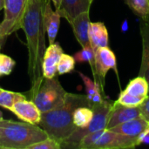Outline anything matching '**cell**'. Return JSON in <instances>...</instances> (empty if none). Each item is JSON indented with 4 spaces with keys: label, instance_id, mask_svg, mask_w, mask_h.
<instances>
[{
    "label": "cell",
    "instance_id": "obj_19",
    "mask_svg": "<svg viewBox=\"0 0 149 149\" xmlns=\"http://www.w3.org/2000/svg\"><path fill=\"white\" fill-rule=\"evenodd\" d=\"M124 91L133 96L145 99L148 95V83L144 77L139 75L129 81Z\"/></svg>",
    "mask_w": 149,
    "mask_h": 149
},
{
    "label": "cell",
    "instance_id": "obj_15",
    "mask_svg": "<svg viewBox=\"0 0 149 149\" xmlns=\"http://www.w3.org/2000/svg\"><path fill=\"white\" fill-rule=\"evenodd\" d=\"M61 16L58 10H53L52 8V1L47 0L45 7V26L49 39V44H53L56 41L59 30Z\"/></svg>",
    "mask_w": 149,
    "mask_h": 149
},
{
    "label": "cell",
    "instance_id": "obj_22",
    "mask_svg": "<svg viewBox=\"0 0 149 149\" xmlns=\"http://www.w3.org/2000/svg\"><path fill=\"white\" fill-rule=\"evenodd\" d=\"M23 100H26V97L20 93L11 92L4 89H3V91L0 93V107L10 111L16 102Z\"/></svg>",
    "mask_w": 149,
    "mask_h": 149
},
{
    "label": "cell",
    "instance_id": "obj_33",
    "mask_svg": "<svg viewBox=\"0 0 149 149\" xmlns=\"http://www.w3.org/2000/svg\"><path fill=\"white\" fill-rule=\"evenodd\" d=\"M0 119H3V114H2V112L0 111Z\"/></svg>",
    "mask_w": 149,
    "mask_h": 149
},
{
    "label": "cell",
    "instance_id": "obj_20",
    "mask_svg": "<svg viewBox=\"0 0 149 149\" xmlns=\"http://www.w3.org/2000/svg\"><path fill=\"white\" fill-rule=\"evenodd\" d=\"M93 117V111L89 107H77L72 115L73 124L77 128L86 127Z\"/></svg>",
    "mask_w": 149,
    "mask_h": 149
},
{
    "label": "cell",
    "instance_id": "obj_32",
    "mask_svg": "<svg viewBox=\"0 0 149 149\" xmlns=\"http://www.w3.org/2000/svg\"><path fill=\"white\" fill-rule=\"evenodd\" d=\"M4 7V0H0V10H3Z\"/></svg>",
    "mask_w": 149,
    "mask_h": 149
},
{
    "label": "cell",
    "instance_id": "obj_3",
    "mask_svg": "<svg viewBox=\"0 0 149 149\" xmlns=\"http://www.w3.org/2000/svg\"><path fill=\"white\" fill-rule=\"evenodd\" d=\"M47 138V134L38 125L6 120L0 121V149H28Z\"/></svg>",
    "mask_w": 149,
    "mask_h": 149
},
{
    "label": "cell",
    "instance_id": "obj_26",
    "mask_svg": "<svg viewBox=\"0 0 149 149\" xmlns=\"http://www.w3.org/2000/svg\"><path fill=\"white\" fill-rule=\"evenodd\" d=\"M16 65V62L5 54L0 53V77L10 75Z\"/></svg>",
    "mask_w": 149,
    "mask_h": 149
},
{
    "label": "cell",
    "instance_id": "obj_18",
    "mask_svg": "<svg viewBox=\"0 0 149 149\" xmlns=\"http://www.w3.org/2000/svg\"><path fill=\"white\" fill-rule=\"evenodd\" d=\"M79 75L80 76L82 81L84 82V85L86 86V97L90 103V107L93 105L100 104L105 100L103 98L102 93H104V90L101 88L100 85L96 80H92L89 77L83 74L82 72H79Z\"/></svg>",
    "mask_w": 149,
    "mask_h": 149
},
{
    "label": "cell",
    "instance_id": "obj_29",
    "mask_svg": "<svg viewBox=\"0 0 149 149\" xmlns=\"http://www.w3.org/2000/svg\"><path fill=\"white\" fill-rule=\"evenodd\" d=\"M139 107L141 113V116L149 122V94L143 100V102L139 106Z\"/></svg>",
    "mask_w": 149,
    "mask_h": 149
},
{
    "label": "cell",
    "instance_id": "obj_23",
    "mask_svg": "<svg viewBox=\"0 0 149 149\" xmlns=\"http://www.w3.org/2000/svg\"><path fill=\"white\" fill-rule=\"evenodd\" d=\"M94 55H95V51L90 45V46L84 47L80 51L76 52L73 55V58H75V61L79 63L88 62L93 73L94 72Z\"/></svg>",
    "mask_w": 149,
    "mask_h": 149
},
{
    "label": "cell",
    "instance_id": "obj_7",
    "mask_svg": "<svg viewBox=\"0 0 149 149\" xmlns=\"http://www.w3.org/2000/svg\"><path fill=\"white\" fill-rule=\"evenodd\" d=\"M110 70L115 71L116 74L118 75L117 58L114 52L109 48V46L97 48L95 50L94 72L93 74L94 79L99 82L103 90L106 76Z\"/></svg>",
    "mask_w": 149,
    "mask_h": 149
},
{
    "label": "cell",
    "instance_id": "obj_24",
    "mask_svg": "<svg viewBox=\"0 0 149 149\" xmlns=\"http://www.w3.org/2000/svg\"><path fill=\"white\" fill-rule=\"evenodd\" d=\"M75 58L73 56H70L68 54H65L64 52L62 53L58 67H57V72L58 75H64L72 72L74 68H75Z\"/></svg>",
    "mask_w": 149,
    "mask_h": 149
},
{
    "label": "cell",
    "instance_id": "obj_30",
    "mask_svg": "<svg viewBox=\"0 0 149 149\" xmlns=\"http://www.w3.org/2000/svg\"><path fill=\"white\" fill-rule=\"evenodd\" d=\"M138 141L139 145L141 144H149V129L142 133L139 137H138Z\"/></svg>",
    "mask_w": 149,
    "mask_h": 149
},
{
    "label": "cell",
    "instance_id": "obj_27",
    "mask_svg": "<svg viewBox=\"0 0 149 149\" xmlns=\"http://www.w3.org/2000/svg\"><path fill=\"white\" fill-rule=\"evenodd\" d=\"M105 129L103 130H100V131H96L91 134H88L87 135H86L85 137L82 138V140L80 141L78 148L79 149H91L92 146L96 142V141L100 137V135L103 134Z\"/></svg>",
    "mask_w": 149,
    "mask_h": 149
},
{
    "label": "cell",
    "instance_id": "obj_16",
    "mask_svg": "<svg viewBox=\"0 0 149 149\" xmlns=\"http://www.w3.org/2000/svg\"><path fill=\"white\" fill-rule=\"evenodd\" d=\"M89 41L93 49L95 51L99 47L108 46L109 35L106 24L103 22L90 23Z\"/></svg>",
    "mask_w": 149,
    "mask_h": 149
},
{
    "label": "cell",
    "instance_id": "obj_13",
    "mask_svg": "<svg viewBox=\"0 0 149 149\" xmlns=\"http://www.w3.org/2000/svg\"><path fill=\"white\" fill-rule=\"evenodd\" d=\"M93 0H61L60 7L58 10L61 17L69 23L80 13L90 11Z\"/></svg>",
    "mask_w": 149,
    "mask_h": 149
},
{
    "label": "cell",
    "instance_id": "obj_2",
    "mask_svg": "<svg viewBox=\"0 0 149 149\" xmlns=\"http://www.w3.org/2000/svg\"><path fill=\"white\" fill-rule=\"evenodd\" d=\"M79 107H90L86 95L67 93L65 102L61 106L42 113L38 125L45 130L48 137L60 144L77 129L73 124L72 115L74 110Z\"/></svg>",
    "mask_w": 149,
    "mask_h": 149
},
{
    "label": "cell",
    "instance_id": "obj_25",
    "mask_svg": "<svg viewBox=\"0 0 149 149\" xmlns=\"http://www.w3.org/2000/svg\"><path fill=\"white\" fill-rule=\"evenodd\" d=\"M145 99L140 98V97H135V96H133V95L127 93L125 91H121L116 102L120 105L127 106V107H139L143 102V100Z\"/></svg>",
    "mask_w": 149,
    "mask_h": 149
},
{
    "label": "cell",
    "instance_id": "obj_35",
    "mask_svg": "<svg viewBox=\"0 0 149 149\" xmlns=\"http://www.w3.org/2000/svg\"><path fill=\"white\" fill-rule=\"evenodd\" d=\"M3 120V119H0V121H1V120Z\"/></svg>",
    "mask_w": 149,
    "mask_h": 149
},
{
    "label": "cell",
    "instance_id": "obj_6",
    "mask_svg": "<svg viewBox=\"0 0 149 149\" xmlns=\"http://www.w3.org/2000/svg\"><path fill=\"white\" fill-rule=\"evenodd\" d=\"M27 0H4V17L0 24V39L21 29Z\"/></svg>",
    "mask_w": 149,
    "mask_h": 149
},
{
    "label": "cell",
    "instance_id": "obj_10",
    "mask_svg": "<svg viewBox=\"0 0 149 149\" xmlns=\"http://www.w3.org/2000/svg\"><path fill=\"white\" fill-rule=\"evenodd\" d=\"M141 117L142 116L139 107H127L115 101L113 103V107L107 128L110 129L121 123Z\"/></svg>",
    "mask_w": 149,
    "mask_h": 149
},
{
    "label": "cell",
    "instance_id": "obj_5",
    "mask_svg": "<svg viewBox=\"0 0 149 149\" xmlns=\"http://www.w3.org/2000/svg\"><path fill=\"white\" fill-rule=\"evenodd\" d=\"M67 92L64 89L57 76L52 79L44 78L37 93L31 98L41 113L47 112L61 106Z\"/></svg>",
    "mask_w": 149,
    "mask_h": 149
},
{
    "label": "cell",
    "instance_id": "obj_28",
    "mask_svg": "<svg viewBox=\"0 0 149 149\" xmlns=\"http://www.w3.org/2000/svg\"><path fill=\"white\" fill-rule=\"evenodd\" d=\"M61 146L57 141L48 137L47 139L41 141L36 144L30 146L28 149H60Z\"/></svg>",
    "mask_w": 149,
    "mask_h": 149
},
{
    "label": "cell",
    "instance_id": "obj_1",
    "mask_svg": "<svg viewBox=\"0 0 149 149\" xmlns=\"http://www.w3.org/2000/svg\"><path fill=\"white\" fill-rule=\"evenodd\" d=\"M47 0H27L21 29L24 30L28 51L27 72L30 79L31 98L37 93L44 77L42 61L46 49L45 7Z\"/></svg>",
    "mask_w": 149,
    "mask_h": 149
},
{
    "label": "cell",
    "instance_id": "obj_8",
    "mask_svg": "<svg viewBox=\"0 0 149 149\" xmlns=\"http://www.w3.org/2000/svg\"><path fill=\"white\" fill-rule=\"evenodd\" d=\"M139 146L138 138L126 136L106 128L91 149L134 148Z\"/></svg>",
    "mask_w": 149,
    "mask_h": 149
},
{
    "label": "cell",
    "instance_id": "obj_9",
    "mask_svg": "<svg viewBox=\"0 0 149 149\" xmlns=\"http://www.w3.org/2000/svg\"><path fill=\"white\" fill-rule=\"evenodd\" d=\"M62 53L63 49L59 43L56 41L45 49L42 61V72L44 78L52 79L57 76V67Z\"/></svg>",
    "mask_w": 149,
    "mask_h": 149
},
{
    "label": "cell",
    "instance_id": "obj_21",
    "mask_svg": "<svg viewBox=\"0 0 149 149\" xmlns=\"http://www.w3.org/2000/svg\"><path fill=\"white\" fill-rule=\"evenodd\" d=\"M125 3L141 19H149V0H124Z\"/></svg>",
    "mask_w": 149,
    "mask_h": 149
},
{
    "label": "cell",
    "instance_id": "obj_34",
    "mask_svg": "<svg viewBox=\"0 0 149 149\" xmlns=\"http://www.w3.org/2000/svg\"><path fill=\"white\" fill-rule=\"evenodd\" d=\"M2 91H3V88H0V93H1Z\"/></svg>",
    "mask_w": 149,
    "mask_h": 149
},
{
    "label": "cell",
    "instance_id": "obj_36",
    "mask_svg": "<svg viewBox=\"0 0 149 149\" xmlns=\"http://www.w3.org/2000/svg\"><path fill=\"white\" fill-rule=\"evenodd\" d=\"M0 48H1V45H0Z\"/></svg>",
    "mask_w": 149,
    "mask_h": 149
},
{
    "label": "cell",
    "instance_id": "obj_11",
    "mask_svg": "<svg viewBox=\"0 0 149 149\" xmlns=\"http://www.w3.org/2000/svg\"><path fill=\"white\" fill-rule=\"evenodd\" d=\"M12 112L19 120L30 124L38 125L41 120V111L32 100H19L11 107Z\"/></svg>",
    "mask_w": 149,
    "mask_h": 149
},
{
    "label": "cell",
    "instance_id": "obj_12",
    "mask_svg": "<svg viewBox=\"0 0 149 149\" xmlns=\"http://www.w3.org/2000/svg\"><path fill=\"white\" fill-rule=\"evenodd\" d=\"M90 23L91 21L89 11L80 13L69 22L70 25L72 28L74 36L82 48L91 45L89 41Z\"/></svg>",
    "mask_w": 149,
    "mask_h": 149
},
{
    "label": "cell",
    "instance_id": "obj_31",
    "mask_svg": "<svg viewBox=\"0 0 149 149\" xmlns=\"http://www.w3.org/2000/svg\"><path fill=\"white\" fill-rule=\"evenodd\" d=\"M52 3L54 4V7H55V10H58L60 7V3H61V0H51Z\"/></svg>",
    "mask_w": 149,
    "mask_h": 149
},
{
    "label": "cell",
    "instance_id": "obj_4",
    "mask_svg": "<svg viewBox=\"0 0 149 149\" xmlns=\"http://www.w3.org/2000/svg\"><path fill=\"white\" fill-rule=\"evenodd\" d=\"M113 103L108 100H104L100 104H95L91 107L93 111V117L90 124L84 128H77L69 137L64 140L61 143V148H78V146L83 137L88 134L106 129L110 118Z\"/></svg>",
    "mask_w": 149,
    "mask_h": 149
},
{
    "label": "cell",
    "instance_id": "obj_17",
    "mask_svg": "<svg viewBox=\"0 0 149 149\" xmlns=\"http://www.w3.org/2000/svg\"><path fill=\"white\" fill-rule=\"evenodd\" d=\"M141 20V35L142 39V59L139 75L147 79L149 86V19Z\"/></svg>",
    "mask_w": 149,
    "mask_h": 149
},
{
    "label": "cell",
    "instance_id": "obj_14",
    "mask_svg": "<svg viewBox=\"0 0 149 149\" xmlns=\"http://www.w3.org/2000/svg\"><path fill=\"white\" fill-rule=\"evenodd\" d=\"M148 129H149V122L143 117H141L121 123L118 126L110 128L109 130L126 136L138 138L142 133H144Z\"/></svg>",
    "mask_w": 149,
    "mask_h": 149
}]
</instances>
